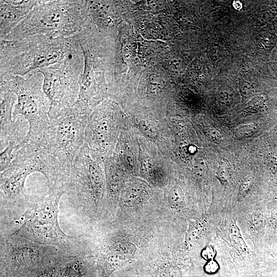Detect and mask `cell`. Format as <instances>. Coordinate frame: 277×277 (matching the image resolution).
I'll return each mask as SVG.
<instances>
[{
    "label": "cell",
    "mask_w": 277,
    "mask_h": 277,
    "mask_svg": "<svg viewBox=\"0 0 277 277\" xmlns=\"http://www.w3.org/2000/svg\"><path fill=\"white\" fill-rule=\"evenodd\" d=\"M233 96V93L232 92H230L229 91H227L225 89V91H223L220 92V100L223 98V101L224 103H230V102L231 101V100L232 98H230L229 97Z\"/></svg>",
    "instance_id": "cell-24"
},
{
    "label": "cell",
    "mask_w": 277,
    "mask_h": 277,
    "mask_svg": "<svg viewBox=\"0 0 277 277\" xmlns=\"http://www.w3.org/2000/svg\"><path fill=\"white\" fill-rule=\"evenodd\" d=\"M17 101L15 94L0 91V150L9 144H19L25 137L28 122L22 115L13 118V111Z\"/></svg>",
    "instance_id": "cell-12"
},
{
    "label": "cell",
    "mask_w": 277,
    "mask_h": 277,
    "mask_svg": "<svg viewBox=\"0 0 277 277\" xmlns=\"http://www.w3.org/2000/svg\"><path fill=\"white\" fill-rule=\"evenodd\" d=\"M254 124L243 125L237 127L235 130L236 136L241 137L250 136L254 133Z\"/></svg>",
    "instance_id": "cell-19"
},
{
    "label": "cell",
    "mask_w": 277,
    "mask_h": 277,
    "mask_svg": "<svg viewBox=\"0 0 277 277\" xmlns=\"http://www.w3.org/2000/svg\"><path fill=\"white\" fill-rule=\"evenodd\" d=\"M252 185V180L250 177L247 178L243 181L239 188L241 195L246 194L250 190Z\"/></svg>",
    "instance_id": "cell-22"
},
{
    "label": "cell",
    "mask_w": 277,
    "mask_h": 277,
    "mask_svg": "<svg viewBox=\"0 0 277 277\" xmlns=\"http://www.w3.org/2000/svg\"><path fill=\"white\" fill-rule=\"evenodd\" d=\"M84 68L82 53L38 70L43 75V90L50 101V120L70 114L77 101Z\"/></svg>",
    "instance_id": "cell-8"
},
{
    "label": "cell",
    "mask_w": 277,
    "mask_h": 277,
    "mask_svg": "<svg viewBox=\"0 0 277 277\" xmlns=\"http://www.w3.org/2000/svg\"><path fill=\"white\" fill-rule=\"evenodd\" d=\"M0 76H25L29 72L82 54L76 35L53 37L35 35L0 41Z\"/></svg>",
    "instance_id": "cell-1"
},
{
    "label": "cell",
    "mask_w": 277,
    "mask_h": 277,
    "mask_svg": "<svg viewBox=\"0 0 277 277\" xmlns=\"http://www.w3.org/2000/svg\"><path fill=\"white\" fill-rule=\"evenodd\" d=\"M90 262L84 251L73 254H64L58 262L57 277H89Z\"/></svg>",
    "instance_id": "cell-14"
},
{
    "label": "cell",
    "mask_w": 277,
    "mask_h": 277,
    "mask_svg": "<svg viewBox=\"0 0 277 277\" xmlns=\"http://www.w3.org/2000/svg\"><path fill=\"white\" fill-rule=\"evenodd\" d=\"M43 166L35 147L22 142L10 165L0 175L1 227L15 222L25 212L30 195L25 190L27 177L42 174Z\"/></svg>",
    "instance_id": "cell-6"
},
{
    "label": "cell",
    "mask_w": 277,
    "mask_h": 277,
    "mask_svg": "<svg viewBox=\"0 0 277 277\" xmlns=\"http://www.w3.org/2000/svg\"><path fill=\"white\" fill-rule=\"evenodd\" d=\"M215 255V251L211 246L205 247L202 252V256L207 261L214 259Z\"/></svg>",
    "instance_id": "cell-23"
},
{
    "label": "cell",
    "mask_w": 277,
    "mask_h": 277,
    "mask_svg": "<svg viewBox=\"0 0 277 277\" xmlns=\"http://www.w3.org/2000/svg\"><path fill=\"white\" fill-rule=\"evenodd\" d=\"M0 253L1 277H24L44 263L67 254L13 233L1 234Z\"/></svg>",
    "instance_id": "cell-9"
},
{
    "label": "cell",
    "mask_w": 277,
    "mask_h": 277,
    "mask_svg": "<svg viewBox=\"0 0 277 277\" xmlns=\"http://www.w3.org/2000/svg\"><path fill=\"white\" fill-rule=\"evenodd\" d=\"M84 57V68L80 83L77 101L74 108L83 114H89L104 91V84L100 80L99 62L96 59L95 33L90 28H85L76 33Z\"/></svg>",
    "instance_id": "cell-10"
},
{
    "label": "cell",
    "mask_w": 277,
    "mask_h": 277,
    "mask_svg": "<svg viewBox=\"0 0 277 277\" xmlns=\"http://www.w3.org/2000/svg\"><path fill=\"white\" fill-rule=\"evenodd\" d=\"M266 277H277V275H270Z\"/></svg>",
    "instance_id": "cell-26"
},
{
    "label": "cell",
    "mask_w": 277,
    "mask_h": 277,
    "mask_svg": "<svg viewBox=\"0 0 277 277\" xmlns=\"http://www.w3.org/2000/svg\"><path fill=\"white\" fill-rule=\"evenodd\" d=\"M233 7L236 10H240L242 8V4L240 1H234L233 3Z\"/></svg>",
    "instance_id": "cell-25"
},
{
    "label": "cell",
    "mask_w": 277,
    "mask_h": 277,
    "mask_svg": "<svg viewBox=\"0 0 277 277\" xmlns=\"http://www.w3.org/2000/svg\"><path fill=\"white\" fill-rule=\"evenodd\" d=\"M21 145V143L19 144H10L3 150L1 151V172L4 171L10 165L15 158Z\"/></svg>",
    "instance_id": "cell-16"
},
{
    "label": "cell",
    "mask_w": 277,
    "mask_h": 277,
    "mask_svg": "<svg viewBox=\"0 0 277 277\" xmlns=\"http://www.w3.org/2000/svg\"><path fill=\"white\" fill-rule=\"evenodd\" d=\"M230 234L234 245L242 252H247L248 249L235 223H233L230 228Z\"/></svg>",
    "instance_id": "cell-17"
},
{
    "label": "cell",
    "mask_w": 277,
    "mask_h": 277,
    "mask_svg": "<svg viewBox=\"0 0 277 277\" xmlns=\"http://www.w3.org/2000/svg\"><path fill=\"white\" fill-rule=\"evenodd\" d=\"M60 255L39 266L24 277H57Z\"/></svg>",
    "instance_id": "cell-15"
},
{
    "label": "cell",
    "mask_w": 277,
    "mask_h": 277,
    "mask_svg": "<svg viewBox=\"0 0 277 277\" xmlns=\"http://www.w3.org/2000/svg\"><path fill=\"white\" fill-rule=\"evenodd\" d=\"M63 187H51L41 195L30 196L22 215V225L13 233L39 244L54 246L68 254L83 251L81 237L65 233L58 222Z\"/></svg>",
    "instance_id": "cell-3"
},
{
    "label": "cell",
    "mask_w": 277,
    "mask_h": 277,
    "mask_svg": "<svg viewBox=\"0 0 277 277\" xmlns=\"http://www.w3.org/2000/svg\"><path fill=\"white\" fill-rule=\"evenodd\" d=\"M216 177L222 185L226 186L228 184L229 171L226 165L222 164L219 166L216 172Z\"/></svg>",
    "instance_id": "cell-18"
},
{
    "label": "cell",
    "mask_w": 277,
    "mask_h": 277,
    "mask_svg": "<svg viewBox=\"0 0 277 277\" xmlns=\"http://www.w3.org/2000/svg\"><path fill=\"white\" fill-rule=\"evenodd\" d=\"M43 79L38 70L25 76H0V91L12 92L17 98L13 118L22 115L28 122V130L24 138L27 142H38L50 123V103L43 89Z\"/></svg>",
    "instance_id": "cell-5"
},
{
    "label": "cell",
    "mask_w": 277,
    "mask_h": 277,
    "mask_svg": "<svg viewBox=\"0 0 277 277\" xmlns=\"http://www.w3.org/2000/svg\"><path fill=\"white\" fill-rule=\"evenodd\" d=\"M88 23L87 1L42 0L4 40L35 35L68 37L81 31Z\"/></svg>",
    "instance_id": "cell-4"
},
{
    "label": "cell",
    "mask_w": 277,
    "mask_h": 277,
    "mask_svg": "<svg viewBox=\"0 0 277 277\" xmlns=\"http://www.w3.org/2000/svg\"><path fill=\"white\" fill-rule=\"evenodd\" d=\"M90 116L70 114L50 120L37 143L46 169L49 187H64L75 159L84 145L85 130Z\"/></svg>",
    "instance_id": "cell-2"
},
{
    "label": "cell",
    "mask_w": 277,
    "mask_h": 277,
    "mask_svg": "<svg viewBox=\"0 0 277 277\" xmlns=\"http://www.w3.org/2000/svg\"><path fill=\"white\" fill-rule=\"evenodd\" d=\"M220 269V266L219 263L214 259L207 261L203 267L204 272L210 275L216 274Z\"/></svg>",
    "instance_id": "cell-20"
},
{
    "label": "cell",
    "mask_w": 277,
    "mask_h": 277,
    "mask_svg": "<svg viewBox=\"0 0 277 277\" xmlns=\"http://www.w3.org/2000/svg\"><path fill=\"white\" fill-rule=\"evenodd\" d=\"M41 1H0V39L4 40Z\"/></svg>",
    "instance_id": "cell-13"
},
{
    "label": "cell",
    "mask_w": 277,
    "mask_h": 277,
    "mask_svg": "<svg viewBox=\"0 0 277 277\" xmlns=\"http://www.w3.org/2000/svg\"><path fill=\"white\" fill-rule=\"evenodd\" d=\"M115 108L106 102L90 114L84 134V145L91 156L102 162L113 152L117 140L118 122Z\"/></svg>",
    "instance_id": "cell-11"
},
{
    "label": "cell",
    "mask_w": 277,
    "mask_h": 277,
    "mask_svg": "<svg viewBox=\"0 0 277 277\" xmlns=\"http://www.w3.org/2000/svg\"><path fill=\"white\" fill-rule=\"evenodd\" d=\"M100 162L91 156L84 145L64 185L65 194L69 196L78 213L84 216L93 217L102 206L105 186Z\"/></svg>",
    "instance_id": "cell-7"
},
{
    "label": "cell",
    "mask_w": 277,
    "mask_h": 277,
    "mask_svg": "<svg viewBox=\"0 0 277 277\" xmlns=\"http://www.w3.org/2000/svg\"><path fill=\"white\" fill-rule=\"evenodd\" d=\"M193 168L195 173L201 177L205 174L207 166L204 161L199 160L195 162Z\"/></svg>",
    "instance_id": "cell-21"
}]
</instances>
